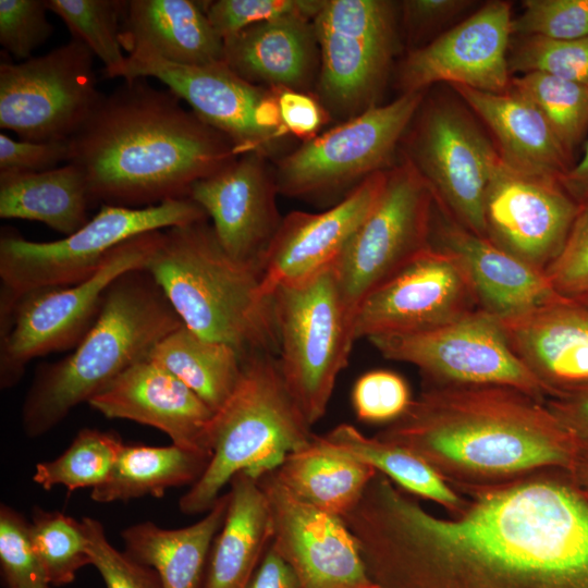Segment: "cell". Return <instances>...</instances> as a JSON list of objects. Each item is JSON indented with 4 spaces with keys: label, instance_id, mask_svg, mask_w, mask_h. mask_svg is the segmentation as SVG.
I'll return each instance as SVG.
<instances>
[{
    "label": "cell",
    "instance_id": "cell-1",
    "mask_svg": "<svg viewBox=\"0 0 588 588\" xmlns=\"http://www.w3.org/2000/svg\"><path fill=\"white\" fill-rule=\"evenodd\" d=\"M464 492L451 517L400 488L381 493L363 532L378 588H588V492L568 471Z\"/></svg>",
    "mask_w": 588,
    "mask_h": 588
},
{
    "label": "cell",
    "instance_id": "cell-2",
    "mask_svg": "<svg viewBox=\"0 0 588 588\" xmlns=\"http://www.w3.org/2000/svg\"><path fill=\"white\" fill-rule=\"evenodd\" d=\"M376 437L420 456L458 492L569 471L579 449L546 401L504 385H426Z\"/></svg>",
    "mask_w": 588,
    "mask_h": 588
},
{
    "label": "cell",
    "instance_id": "cell-3",
    "mask_svg": "<svg viewBox=\"0 0 588 588\" xmlns=\"http://www.w3.org/2000/svg\"><path fill=\"white\" fill-rule=\"evenodd\" d=\"M91 204L143 208L186 198L236 157L232 143L170 89L124 79L70 139Z\"/></svg>",
    "mask_w": 588,
    "mask_h": 588
},
{
    "label": "cell",
    "instance_id": "cell-4",
    "mask_svg": "<svg viewBox=\"0 0 588 588\" xmlns=\"http://www.w3.org/2000/svg\"><path fill=\"white\" fill-rule=\"evenodd\" d=\"M181 326L146 269L120 275L106 291L95 323L74 352L37 368L21 408L25 434L37 438L52 430Z\"/></svg>",
    "mask_w": 588,
    "mask_h": 588
},
{
    "label": "cell",
    "instance_id": "cell-5",
    "mask_svg": "<svg viewBox=\"0 0 588 588\" xmlns=\"http://www.w3.org/2000/svg\"><path fill=\"white\" fill-rule=\"evenodd\" d=\"M145 269L199 336L229 344L241 356H277L273 297L262 289L261 269L232 258L208 219L162 230Z\"/></svg>",
    "mask_w": 588,
    "mask_h": 588
},
{
    "label": "cell",
    "instance_id": "cell-6",
    "mask_svg": "<svg viewBox=\"0 0 588 588\" xmlns=\"http://www.w3.org/2000/svg\"><path fill=\"white\" fill-rule=\"evenodd\" d=\"M280 372L277 356H242L238 382L210 427L211 458L179 501L185 515L207 513L238 473L255 478L275 470L314 437Z\"/></svg>",
    "mask_w": 588,
    "mask_h": 588
},
{
    "label": "cell",
    "instance_id": "cell-7",
    "mask_svg": "<svg viewBox=\"0 0 588 588\" xmlns=\"http://www.w3.org/2000/svg\"><path fill=\"white\" fill-rule=\"evenodd\" d=\"M162 230L119 245L90 278L70 286L13 297L0 292V388L16 385L27 364L76 347L95 323L108 287L123 273L145 269Z\"/></svg>",
    "mask_w": 588,
    "mask_h": 588
},
{
    "label": "cell",
    "instance_id": "cell-8",
    "mask_svg": "<svg viewBox=\"0 0 588 588\" xmlns=\"http://www.w3.org/2000/svg\"><path fill=\"white\" fill-rule=\"evenodd\" d=\"M205 219V211L186 197L143 208L101 205L83 228L52 242L28 241L2 231L0 292L19 297L36 290L77 284L95 274L122 243Z\"/></svg>",
    "mask_w": 588,
    "mask_h": 588
},
{
    "label": "cell",
    "instance_id": "cell-9",
    "mask_svg": "<svg viewBox=\"0 0 588 588\" xmlns=\"http://www.w3.org/2000/svg\"><path fill=\"white\" fill-rule=\"evenodd\" d=\"M277 362L283 380L313 427L326 414L355 342L353 318L332 267L273 292Z\"/></svg>",
    "mask_w": 588,
    "mask_h": 588
},
{
    "label": "cell",
    "instance_id": "cell-10",
    "mask_svg": "<svg viewBox=\"0 0 588 588\" xmlns=\"http://www.w3.org/2000/svg\"><path fill=\"white\" fill-rule=\"evenodd\" d=\"M422 99V91L401 94L303 142L277 163L278 193L301 199L346 195L368 176L388 170Z\"/></svg>",
    "mask_w": 588,
    "mask_h": 588
},
{
    "label": "cell",
    "instance_id": "cell-11",
    "mask_svg": "<svg viewBox=\"0 0 588 588\" xmlns=\"http://www.w3.org/2000/svg\"><path fill=\"white\" fill-rule=\"evenodd\" d=\"M314 26L320 59L316 97L329 117L346 121L377 106L396 48L393 3L324 0Z\"/></svg>",
    "mask_w": 588,
    "mask_h": 588
},
{
    "label": "cell",
    "instance_id": "cell-12",
    "mask_svg": "<svg viewBox=\"0 0 588 588\" xmlns=\"http://www.w3.org/2000/svg\"><path fill=\"white\" fill-rule=\"evenodd\" d=\"M368 341L384 358L415 366L426 385H504L548 399L512 350L499 319L480 308L426 330Z\"/></svg>",
    "mask_w": 588,
    "mask_h": 588
},
{
    "label": "cell",
    "instance_id": "cell-13",
    "mask_svg": "<svg viewBox=\"0 0 588 588\" xmlns=\"http://www.w3.org/2000/svg\"><path fill=\"white\" fill-rule=\"evenodd\" d=\"M433 194L405 156L332 270L353 320L363 299L430 245Z\"/></svg>",
    "mask_w": 588,
    "mask_h": 588
},
{
    "label": "cell",
    "instance_id": "cell-14",
    "mask_svg": "<svg viewBox=\"0 0 588 588\" xmlns=\"http://www.w3.org/2000/svg\"><path fill=\"white\" fill-rule=\"evenodd\" d=\"M95 56L71 39L20 63L0 64V127L28 142L71 139L103 94L97 89Z\"/></svg>",
    "mask_w": 588,
    "mask_h": 588
},
{
    "label": "cell",
    "instance_id": "cell-15",
    "mask_svg": "<svg viewBox=\"0 0 588 588\" xmlns=\"http://www.w3.org/2000/svg\"><path fill=\"white\" fill-rule=\"evenodd\" d=\"M154 77L184 100L205 123L223 134L237 156L269 157L284 144L274 90L238 76L224 62L181 65L152 57L126 56L124 64L106 78Z\"/></svg>",
    "mask_w": 588,
    "mask_h": 588
},
{
    "label": "cell",
    "instance_id": "cell-16",
    "mask_svg": "<svg viewBox=\"0 0 588 588\" xmlns=\"http://www.w3.org/2000/svg\"><path fill=\"white\" fill-rule=\"evenodd\" d=\"M405 155L429 185L436 206L487 237L485 196L498 150L475 122L449 105L422 111Z\"/></svg>",
    "mask_w": 588,
    "mask_h": 588
},
{
    "label": "cell",
    "instance_id": "cell-17",
    "mask_svg": "<svg viewBox=\"0 0 588 588\" xmlns=\"http://www.w3.org/2000/svg\"><path fill=\"white\" fill-rule=\"evenodd\" d=\"M258 482L270 513V548L292 568L301 588H378L342 517L297 499L274 470Z\"/></svg>",
    "mask_w": 588,
    "mask_h": 588
},
{
    "label": "cell",
    "instance_id": "cell-18",
    "mask_svg": "<svg viewBox=\"0 0 588 588\" xmlns=\"http://www.w3.org/2000/svg\"><path fill=\"white\" fill-rule=\"evenodd\" d=\"M476 308L456 259L430 244L363 299L354 315V338L421 331Z\"/></svg>",
    "mask_w": 588,
    "mask_h": 588
},
{
    "label": "cell",
    "instance_id": "cell-19",
    "mask_svg": "<svg viewBox=\"0 0 588 588\" xmlns=\"http://www.w3.org/2000/svg\"><path fill=\"white\" fill-rule=\"evenodd\" d=\"M579 210L558 180L518 172L498 154L485 196L492 243L544 271L563 249Z\"/></svg>",
    "mask_w": 588,
    "mask_h": 588
},
{
    "label": "cell",
    "instance_id": "cell-20",
    "mask_svg": "<svg viewBox=\"0 0 588 588\" xmlns=\"http://www.w3.org/2000/svg\"><path fill=\"white\" fill-rule=\"evenodd\" d=\"M512 20L509 2L491 1L431 42L412 50L399 71L402 94L421 93L439 82L490 93L509 90L506 50Z\"/></svg>",
    "mask_w": 588,
    "mask_h": 588
},
{
    "label": "cell",
    "instance_id": "cell-21",
    "mask_svg": "<svg viewBox=\"0 0 588 588\" xmlns=\"http://www.w3.org/2000/svg\"><path fill=\"white\" fill-rule=\"evenodd\" d=\"M267 158L244 154L195 182L188 197L212 221L222 248L235 260L259 267L282 221L278 189Z\"/></svg>",
    "mask_w": 588,
    "mask_h": 588
},
{
    "label": "cell",
    "instance_id": "cell-22",
    "mask_svg": "<svg viewBox=\"0 0 588 588\" xmlns=\"http://www.w3.org/2000/svg\"><path fill=\"white\" fill-rule=\"evenodd\" d=\"M377 172L321 212L287 213L261 261L262 289L269 296L283 285L309 280L331 268L364 222L387 179Z\"/></svg>",
    "mask_w": 588,
    "mask_h": 588
},
{
    "label": "cell",
    "instance_id": "cell-23",
    "mask_svg": "<svg viewBox=\"0 0 588 588\" xmlns=\"http://www.w3.org/2000/svg\"><path fill=\"white\" fill-rule=\"evenodd\" d=\"M88 404L107 418L157 428L173 444L211 457L210 427L215 412L180 379L148 357L126 369Z\"/></svg>",
    "mask_w": 588,
    "mask_h": 588
},
{
    "label": "cell",
    "instance_id": "cell-24",
    "mask_svg": "<svg viewBox=\"0 0 588 588\" xmlns=\"http://www.w3.org/2000/svg\"><path fill=\"white\" fill-rule=\"evenodd\" d=\"M430 244L456 259L478 308L498 319L518 316L563 298L544 271L463 228L436 203Z\"/></svg>",
    "mask_w": 588,
    "mask_h": 588
},
{
    "label": "cell",
    "instance_id": "cell-25",
    "mask_svg": "<svg viewBox=\"0 0 588 588\" xmlns=\"http://www.w3.org/2000/svg\"><path fill=\"white\" fill-rule=\"evenodd\" d=\"M499 321L548 399L588 391V306L560 298Z\"/></svg>",
    "mask_w": 588,
    "mask_h": 588
},
{
    "label": "cell",
    "instance_id": "cell-26",
    "mask_svg": "<svg viewBox=\"0 0 588 588\" xmlns=\"http://www.w3.org/2000/svg\"><path fill=\"white\" fill-rule=\"evenodd\" d=\"M119 39L127 56L181 65H207L224 58L223 39L199 1L127 0Z\"/></svg>",
    "mask_w": 588,
    "mask_h": 588
},
{
    "label": "cell",
    "instance_id": "cell-27",
    "mask_svg": "<svg viewBox=\"0 0 588 588\" xmlns=\"http://www.w3.org/2000/svg\"><path fill=\"white\" fill-rule=\"evenodd\" d=\"M223 45V62L242 78L267 88L305 91L320 62L314 20L299 15L248 26Z\"/></svg>",
    "mask_w": 588,
    "mask_h": 588
},
{
    "label": "cell",
    "instance_id": "cell-28",
    "mask_svg": "<svg viewBox=\"0 0 588 588\" xmlns=\"http://www.w3.org/2000/svg\"><path fill=\"white\" fill-rule=\"evenodd\" d=\"M451 87L492 131L498 152L509 167L558 181L572 168L543 113L526 96L514 88L490 93L456 84Z\"/></svg>",
    "mask_w": 588,
    "mask_h": 588
},
{
    "label": "cell",
    "instance_id": "cell-29",
    "mask_svg": "<svg viewBox=\"0 0 588 588\" xmlns=\"http://www.w3.org/2000/svg\"><path fill=\"white\" fill-rule=\"evenodd\" d=\"M230 485L226 516L199 588H246L271 541L269 507L258 479L242 471Z\"/></svg>",
    "mask_w": 588,
    "mask_h": 588
},
{
    "label": "cell",
    "instance_id": "cell-30",
    "mask_svg": "<svg viewBox=\"0 0 588 588\" xmlns=\"http://www.w3.org/2000/svg\"><path fill=\"white\" fill-rule=\"evenodd\" d=\"M230 494H221L193 525L166 529L142 522L121 532L124 552L158 573L163 588H199L211 543L224 523Z\"/></svg>",
    "mask_w": 588,
    "mask_h": 588
},
{
    "label": "cell",
    "instance_id": "cell-31",
    "mask_svg": "<svg viewBox=\"0 0 588 588\" xmlns=\"http://www.w3.org/2000/svg\"><path fill=\"white\" fill-rule=\"evenodd\" d=\"M86 179L73 163L42 172L0 171V217L37 221L70 235L88 221Z\"/></svg>",
    "mask_w": 588,
    "mask_h": 588
},
{
    "label": "cell",
    "instance_id": "cell-32",
    "mask_svg": "<svg viewBox=\"0 0 588 588\" xmlns=\"http://www.w3.org/2000/svg\"><path fill=\"white\" fill-rule=\"evenodd\" d=\"M377 473L371 466L323 445L316 434L274 470L297 499L342 518L356 507Z\"/></svg>",
    "mask_w": 588,
    "mask_h": 588
},
{
    "label": "cell",
    "instance_id": "cell-33",
    "mask_svg": "<svg viewBox=\"0 0 588 588\" xmlns=\"http://www.w3.org/2000/svg\"><path fill=\"white\" fill-rule=\"evenodd\" d=\"M210 456L175 444H125L109 477L91 489L95 502L128 501L146 495L161 498L170 488L194 485Z\"/></svg>",
    "mask_w": 588,
    "mask_h": 588
},
{
    "label": "cell",
    "instance_id": "cell-34",
    "mask_svg": "<svg viewBox=\"0 0 588 588\" xmlns=\"http://www.w3.org/2000/svg\"><path fill=\"white\" fill-rule=\"evenodd\" d=\"M316 438L323 445L371 466L413 497L438 503L452 515L466 504L467 498L420 456L376 436L368 437L351 424H340Z\"/></svg>",
    "mask_w": 588,
    "mask_h": 588
},
{
    "label": "cell",
    "instance_id": "cell-35",
    "mask_svg": "<svg viewBox=\"0 0 588 588\" xmlns=\"http://www.w3.org/2000/svg\"><path fill=\"white\" fill-rule=\"evenodd\" d=\"M148 358L180 379L215 413L228 401L242 372V356L233 346L204 339L184 324L159 341Z\"/></svg>",
    "mask_w": 588,
    "mask_h": 588
},
{
    "label": "cell",
    "instance_id": "cell-36",
    "mask_svg": "<svg viewBox=\"0 0 588 588\" xmlns=\"http://www.w3.org/2000/svg\"><path fill=\"white\" fill-rule=\"evenodd\" d=\"M123 445L117 433L84 428L60 456L36 464L33 480L45 490L93 489L109 477Z\"/></svg>",
    "mask_w": 588,
    "mask_h": 588
},
{
    "label": "cell",
    "instance_id": "cell-37",
    "mask_svg": "<svg viewBox=\"0 0 588 588\" xmlns=\"http://www.w3.org/2000/svg\"><path fill=\"white\" fill-rule=\"evenodd\" d=\"M511 83L543 113L571 158L588 130V85L539 72L514 77Z\"/></svg>",
    "mask_w": 588,
    "mask_h": 588
},
{
    "label": "cell",
    "instance_id": "cell-38",
    "mask_svg": "<svg viewBox=\"0 0 588 588\" xmlns=\"http://www.w3.org/2000/svg\"><path fill=\"white\" fill-rule=\"evenodd\" d=\"M48 11L58 15L72 38L86 45L103 63L106 77L121 68L126 57L120 44L124 0H45Z\"/></svg>",
    "mask_w": 588,
    "mask_h": 588
},
{
    "label": "cell",
    "instance_id": "cell-39",
    "mask_svg": "<svg viewBox=\"0 0 588 588\" xmlns=\"http://www.w3.org/2000/svg\"><path fill=\"white\" fill-rule=\"evenodd\" d=\"M29 535L51 586L72 583L79 568L91 564L82 520L58 511L35 506L29 522Z\"/></svg>",
    "mask_w": 588,
    "mask_h": 588
},
{
    "label": "cell",
    "instance_id": "cell-40",
    "mask_svg": "<svg viewBox=\"0 0 588 588\" xmlns=\"http://www.w3.org/2000/svg\"><path fill=\"white\" fill-rule=\"evenodd\" d=\"M507 58L511 72H539L588 85V36L572 40L523 37Z\"/></svg>",
    "mask_w": 588,
    "mask_h": 588
},
{
    "label": "cell",
    "instance_id": "cell-41",
    "mask_svg": "<svg viewBox=\"0 0 588 588\" xmlns=\"http://www.w3.org/2000/svg\"><path fill=\"white\" fill-rule=\"evenodd\" d=\"M0 564L7 588H51L30 540L29 522L3 503L0 506Z\"/></svg>",
    "mask_w": 588,
    "mask_h": 588
},
{
    "label": "cell",
    "instance_id": "cell-42",
    "mask_svg": "<svg viewBox=\"0 0 588 588\" xmlns=\"http://www.w3.org/2000/svg\"><path fill=\"white\" fill-rule=\"evenodd\" d=\"M324 0H217L203 1L215 30L225 39L242 29L290 15L314 20Z\"/></svg>",
    "mask_w": 588,
    "mask_h": 588
},
{
    "label": "cell",
    "instance_id": "cell-43",
    "mask_svg": "<svg viewBox=\"0 0 588 588\" xmlns=\"http://www.w3.org/2000/svg\"><path fill=\"white\" fill-rule=\"evenodd\" d=\"M512 20V34L552 40L588 36V0H525Z\"/></svg>",
    "mask_w": 588,
    "mask_h": 588
},
{
    "label": "cell",
    "instance_id": "cell-44",
    "mask_svg": "<svg viewBox=\"0 0 588 588\" xmlns=\"http://www.w3.org/2000/svg\"><path fill=\"white\" fill-rule=\"evenodd\" d=\"M413 401L406 380L399 373L377 369L362 375L352 390V405L358 420L391 424L399 419Z\"/></svg>",
    "mask_w": 588,
    "mask_h": 588
},
{
    "label": "cell",
    "instance_id": "cell-45",
    "mask_svg": "<svg viewBox=\"0 0 588 588\" xmlns=\"http://www.w3.org/2000/svg\"><path fill=\"white\" fill-rule=\"evenodd\" d=\"M88 541V554L107 588H163L152 567L117 550L107 539L102 524L91 517L82 519Z\"/></svg>",
    "mask_w": 588,
    "mask_h": 588
},
{
    "label": "cell",
    "instance_id": "cell-46",
    "mask_svg": "<svg viewBox=\"0 0 588 588\" xmlns=\"http://www.w3.org/2000/svg\"><path fill=\"white\" fill-rule=\"evenodd\" d=\"M45 0H0V44L15 59L27 60L53 33Z\"/></svg>",
    "mask_w": 588,
    "mask_h": 588
},
{
    "label": "cell",
    "instance_id": "cell-47",
    "mask_svg": "<svg viewBox=\"0 0 588 588\" xmlns=\"http://www.w3.org/2000/svg\"><path fill=\"white\" fill-rule=\"evenodd\" d=\"M544 273L563 298L588 294V204L580 206L563 249Z\"/></svg>",
    "mask_w": 588,
    "mask_h": 588
},
{
    "label": "cell",
    "instance_id": "cell-48",
    "mask_svg": "<svg viewBox=\"0 0 588 588\" xmlns=\"http://www.w3.org/2000/svg\"><path fill=\"white\" fill-rule=\"evenodd\" d=\"M71 142H28L15 140L0 134V171L42 172L71 159Z\"/></svg>",
    "mask_w": 588,
    "mask_h": 588
},
{
    "label": "cell",
    "instance_id": "cell-49",
    "mask_svg": "<svg viewBox=\"0 0 588 588\" xmlns=\"http://www.w3.org/2000/svg\"><path fill=\"white\" fill-rule=\"evenodd\" d=\"M271 89L274 90L285 131L303 142L317 136L329 118L318 98L290 88Z\"/></svg>",
    "mask_w": 588,
    "mask_h": 588
},
{
    "label": "cell",
    "instance_id": "cell-50",
    "mask_svg": "<svg viewBox=\"0 0 588 588\" xmlns=\"http://www.w3.org/2000/svg\"><path fill=\"white\" fill-rule=\"evenodd\" d=\"M466 0H407L402 2L404 23L412 34L432 28L470 5Z\"/></svg>",
    "mask_w": 588,
    "mask_h": 588
},
{
    "label": "cell",
    "instance_id": "cell-51",
    "mask_svg": "<svg viewBox=\"0 0 588 588\" xmlns=\"http://www.w3.org/2000/svg\"><path fill=\"white\" fill-rule=\"evenodd\" d=\"M546 404L579 445L588 450V391L547 399Z\"/></svg>",
    "mask_w": 588,
    "mask_h": 588
},
{
    "label": "cell",
    "instance_id": "cell-52",
    "mask_svg": "<svg viewBox=\"0 0 588 588\" xmlns=\"http://www.w3.org/2000/svg\"><path fill=\"white\" fill-rule=\"evenodd\" d=\"M246 588H301L292 568L269 548Z\"/></svg>",
    "mask_w": 588,
    "mask_h": 588
},
{
    "label": "cell",
    "instance_id": "cell-53",
    "mask_svg": "<svg viewBox=\"0 0 588 588\" xmlns=\"http://www.w3.org/2000/svg\"><path fill=\"white\" fill-rule=\"evenodd\" d=\"M567 194L580 206L588 204V140L581 159L559 180Z\"/></svg>",
    "mask_w": 588,
    "mask_h": 588
},
{
    "label": "cell",
    "instance_id": "cell-54",
    "mask_svg": "<svg viewBox=\"0 0 588 588\" xmlns=\"http://www.w3.org/2000/svg\"><path fill=\"white\" fill-rule=\"evenodd\" d=\"M574 481L588 492V450L579 448L574 464L568 471Z\"/></svg>",
    "mask_w": 588,
    "mask_h": 588
},
{
    "label": "cell",
    "instance_id": "cell-55",
    "mask_svg": "<svg viewBox=\"0 0 588 588\" xmlns=\"http://www.w3.org/2000/svg\"><path fill=\"white\" fill-rule=\"evenodd\" d=\"M574 301H577V302H579V303H581V304L588 306V294L585 295V296H583V297H579V298H577V299H574Z\"/></svg>",
    "mask_w": 588,
    "mask_h": 588
}]
</instances>
